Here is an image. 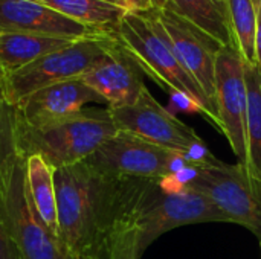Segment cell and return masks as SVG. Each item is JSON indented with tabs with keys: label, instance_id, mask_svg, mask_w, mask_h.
I'll list each match as a JSON object with an SVG mask.
<instances>
[{
	"label": "cell",
	"instance_id": "25",
	"mask_svg": "<svg viewBox=\"0 0 261 259\" xmlns=\"http://www.w3.org/2000/svg\"><path fill=\"white\" fill-rule=\"evenodd\" d=\"M124 2L127 5V9L133 12H145L153 8L150 0H124Z\"/></svg>",
	"mask_w": 261,
	"mask_h": 259
},
{
	"label": "cell",
	"instance_id": "21",
	"mask_svg": "<svg viewBox=\"0 0 261 259\" xmlns=\"http://www.w3.org/2000/svg\"><path fill=\"white\" fill-rule=\"evenodd\" d=\"M18 157H21L18 108L8 98L3 84H0V179Z\"/></svg>",
	"mask_w": 261,
	"mask_h": 259
},
{
	"label": "cell",
	"instance_id": "19",
	"mask_svg": "<svg viewBox=\"0 0 261 259\" xmlns=\"http://www.w3.org/2000/svg\"><path fill=\"white\" fill-rule=\"evenodd\" d=\"M245 76L248 87V116H246V142L249 172L261 180V72L257 66L245 63Z\"/></svg>",
	"mask_w": 261,
	"mask_h": 259
},
{
	"label": "cell",
	"instance_id": "12",
	"mask_svg": "<svg viewBox=\"0 0 261 259\" xmlns=\"http://www.w3.org/2000/svg\"><path fill=\"white\" fill-rule=\"evenodd\" d=\"M90 102H104L81 78L43 87L17 104L20 125L41 128L80 114Z\"/></svg>",
	"mask_w": 261,
	"mask_h": 259
},
{
	"label": "cell",
	"instance_id": "15",
	"mask_svg": "<svg viewBox=\"0 0 261 259\" xmlns=\"http://www.w3.org/2000/svg\"><path fill=\"white\" fill-rule=\"evenodd\" d=\"M72 41L75 40L0 29V66L5 76H8L40 56L61 49Z\"/></svg>",
	"mask_w": 261,
	"mask_h": 259
},
{
	"label": "cell",
	"instance_id": "10",
	"mask_svg": "<svg viewBox=\"0 0 261 259\" xmlns=\"http://www.w3.org/2000/svg\"><path fill=\"white\" fill-rule=\"evenodd\" d=\"M148 12L159 23L177 60L216 105V60L223 44L168 6Z\"/></svg>",
	"mask_w": 261,
	"mask_h": 259
},
{
	"label": "cell",
	"instance_id": "14",
	"mask_svg": "<svg viewBox=\"0 0 261 259\" xmlns=\"http://www.w3.org/2000/svg\"><path fill=\"white\" fill-rule=\"evenodd\" d=\"M0 29L70 40L109 34L67 18L35 0H0Z\"/></svg>",
	"mask_w": 261,
	"mask_h": 259
},
{
	"label": "cell",
	"instance_id": "1",
	"mask_svg": "<svg viewBox=\"0 0 261 259\" xmlns=\"http://www.w3.org/2000/svg\"><path fill=\"white\" fill-rule=\"evenodd\" d=\"M153 182L106 174L87 162L55 169L58 240L67 255L102 252L112 232L138 217Z\"/></svg>",
	"mask_w": 261,
	"mask_h": 259
},
{
	"label": "cell",
	"instance_id": "16",
	"mask_svg": "<svg viewBox=\"0 0 261 259\" xmlns=\"http://www.w3.org/2000/svg\"><path fill=\"white\" fill-rule=\"evenodd\" d=\"M24 165L29 202L43 224L50 231L54 237L58 238L55 168L38 154L26 156Z\"/></svg>",
	"mask_w": 261,
	"mask_h": 259
},
{
	"label": "cell",
	"instance_id": "4",
	"mask_svg": "<svg viewBox=\"0 0 261 259\" xmlns=\"http://www.w3.org/2000/svg\"><path fill=\"white\" fill-rule=\"evenodd\" d=\"M115 44L116 38L113 34H99L75 40L5 76V92L17 105L21 99L43 87L81 78L99 63Z\"/></svg>",
	"mask_w": 261,
	"mask_h": 259
},
{
	"label": "cell",
	"instance_id": "29",
	"mask_svg": "<svg viewBox=\"0 0 261 259\" xmlns=\"http://www.w3.org/2000/svg\"><path fill=\"white\" fill-rule=\"evenodd\" d=\"M219 6H222V8H225L226 9V0H214ZM228 12V11H226Z\"/></svg>",
	"mask_w": 261,
	"mask_h": 259
},
{
	"label": "cell",
	"instance_id": "11",
	"mask_svg": "<svg viewBox=\"0 0 261 259\" xmlns=\"http://www.w3.org/2000/svg\"><path fill=\"white\" fill-rule=\"evenodd\" d=\"M173 154L174 151L118 131L84 162L101 172L118 177L159 180L170 174Z\"/></svg>",
	"mask_w": 261,
	"mask_h": 259
},
{
	"label": "cell",
	"instance_id": "18",
	"mask_svg": "<svg viewBox=\"0 0 261 259\" xmlns=\"http://www.w3.org/2000/svg\"><path fill=\"white\" fill-rule=\"evenodd\" d=\"M167 6L197 24L223 46L234 44L228 12L214 0H170Z\"/></svg>",
	"mask_w": 261,
	"mask_h": 259
},
{
	"label": "cell",
	"instance_id": "22",
	"mask_svg": "<svg viewBox=\"0 0 261 259\" xmlns=\"http://www.w3.org/2000/svg\"><path fill=\"white\" fill-rule=\"evenodd\" d=\"M139 227L136 218L121 223L110 235L106 244L107 259H141Z\"/></svg>",
	"mask_w": 261,
	"mask_h": 259
},
{
	"label": "cell",
	"instance_id": "28",
	"mask_svg": "<svg viewBox=\"0 0 261 259\" xmlns=\"http://www.w3.org/2000/svg\"><path fill=\"white\" fill-rule=\"evenodd\" d=\"M80 259H107L106 258V249H104L102 252L96 253V255H90V256H84V258H80Z\"/></svg>",
	"mask_w": 261,
	"mask_h": 259
},
{
	"label": "cell",
	"instance_id": "9",
	"mask_svg": "<svg viewBox=\"0 0 261 259\" xmlns=\"http://www.w3.org/2000/svg\"><path fill=\"white\" fill-rule=\"evenodd\" d=\"M118 128L165 150L185 154L202 139L196 130L161 105L145 87L135 104L109 108Z\"/></svg>",
	"mask_w": 261,
	"mask_h": 259
},
{
	"label": "cell",
	"instance_id": "7",
	"mask_svg": "<svg viewBox=\"0 0 261 259\" xmlns=\"http://www.w3.org/2000/svg\"><path fill=\"white\" fill-rule=\"evenodd\" d=\"M190 188L206 194L229 223L249 229L261 241V180L243 163L199 168Z\"/></svg>",
	"mask_w": 261,
	"mask_h": 259
},
{
	"label": "cell",
	"instance_id": "3",
	"mask_svg": "<svg viewBox=\"0 0 261 259\" xmlns=\"http://www.w3.org/2000/svg\"><path fill=\"white\" fill-rule=\"evenodd\" d=\"M118 128L104 110H83L80 114L41 128L20 125L21 156L38 154L55 169L87 160Z\"/></svg>",
	"mask_w": 261,
	"mask_h": 259
},
{
	"label": "cell",
	"instance_id": "13",
	"mask_svg": "<svg viewBox=\"0 0 261 259\" xmlns=\"http://www.w3.org/2000/svg\"><path fill=\"white\" fill-rule=\"evenodd\" d=\"M81 79L107 104V108L135 104L145 89L144 72L118 41Z\"/></svg>",
	"mask_w": 261,
	"mask_h": 259
},
{
	"label": "cell",
	"instance_id": "26",
	"mask_svg": "<svg viewBox=\"0 0 261 259\" xmlns=\"http://www.w3.org/2000/svg\"><path fill=\"white\" fill-rule=\"evenodd\" d=\"M151 2V9H164L167 5H168V2L170 0H150Z\"/></svg>",
	"mask_w": 261,
	"mask_h": 259
},
{
	"label": "cell",
	"instance_id": "6",
	"mask_svg": "<svg viewBox=\"0 0 261 259\" xmlns=\"http://www.w3.org/2000/svg\"><path fill=\"white\" fill-rule=\"evenodd\" d=\"M141 255L162 234L199 223H229L226 215L203 192L188 188L179 194H165L156 180L151 183L136 217Z\"/></svg>",
	"mask_w": 261,
	"mask_h": 259
},
{
	"label": "cell",
	"instance_id": "8",
	"mask_svg": "<svg viewBox=\"0 0 261 259\" xmlns=\"http://www.w3.org/2000/svg\"><path fill=\"white\" fill-rule=\"evenodd\" d=\"M216 107L219 130L226 136L239 163L248 162V87L245 60L236 44L223 46L216 60Z\"/></svg>",
	"mask_w": 261,
	"mask_h": 259
},
{
	"label": "cell",
	"instance_id": "20",
	"mask_svg": "<svg viewBox=\"0 0 261 259\" xmlns=\"http://www.w3.org/2000/svg\"><path fill=\"white\" fill-rule=\"evenodd\" d=\"M229 24L242 58L249 66H257L255 58V32L258 0H226Z\"/></svg>",
	"mask_w": 261,
	"mask_h": 259
},
{
	"label": "cell",
	"instance_id": "31",
	"mask_svg": "<svg viewBox=\"0 0 261 259\" xmlns=\"http://www.w3.org/2000/svg\"><path fill=\"white\" fill-rule=\"evenodd\" d=\"M260 250H261V241H260Z\"/></svg>",
	"mask_w": 261,
	"mask_h": 259
},
{
	"label": "cell",
	"instance_id": "2",
	"mask_svg": "<svg viewBox=\"0 0 261 259\" xmlns=\"http://www.w3.org/2000/svg\"><path fill=\"white\" fill-rule=\"evenodd\" d=\"M113 37L127 55L139 66L144 75H148L170 95L184 93L193 98L206 110L208 119L213 125L219 128L216 105L177 60L159 23L148 11H127L115 29Z\"/></svg>",
	"mask_w": 261,
	"mask_h": 259
},
{
	"label": "cell",
	"instance_id": "30",
	"mask_svg": "<svg viewBox=\"0 0 261 259\" xmlns=\"http://www.w3.org/2000/svg\"><path fill=\"white\" fill-rule=\"evenodd\" d=\"M3 81H5V72H3V69L0 66V84H3Z\"/></svg>",
	"mask_w": 261,
	"mask_h": 259
},
{
	"label": "cell",
	"instance_id": "17",
	"mask_svg": "<svg viewBox=\"0 0 261 259\" xmlns=\"http://www.w3.org/2000/svg\"><path fill=\"white\" fill-rule=\"evenodd\" d=\"M78 23L113 34L127 9L101 0H35Z\"/></svg>",
	"mask_w": 261,
	"mask_h": 259
},
{
	"label": "cell",
	"instance_id": "27",
	"mask_svg": "<svg viewBox=\"0 0 261 259\" xmlns=\"http://www.w3.org/2000/svg\"><path fill=\"white\" fill-rule=\"evenodd\" d=\"M101 2H106V3H110V5H115V6H119V8H124L127 9V5L124 0H101ZM128 11V9H127Z\"/></svg>",
	"mask_w": 261,
	"mask_h": 259
},
{
	"label": "cell",
	"instance_id": "23",
	"mask_svg": "<svg viewBox=\"0 0 261 259\" xmlns=\"http://www.w3.org/2000/svg\"><path fill=\"white\" fill-rule=\"evenodd\" d=\"M0 259H20L2 212H0Z\"/></svg>",
	"mask_w": 261,
	"mask_h": 259
},
{
	"label": "cell",
	"instance_id": "24",
	"mask_svg": "<svg viewBox=\"0 0 261 259\" xmlns=\"http://www.w3.org/2000/svg\"><path fill=\"white\" fill-rule=\"evenodd\" d=\"M255 58L257 67L261 72V0H258V15H257V32H255Z\"/></svg>",
	"mask_w": 261,
	"mask_h": 259
},
{
	"label": "cell",
	"instance_id": "5",
	"mask_svg": "<svg viewBox=\"0 0 261 259\" xmlns=\"http://www.w3.org/2000/svg\"><path fill=\"white\" fill-rule=\"evenodd\" d=\"M0 212L20 259H72L29 202L23 156L0 179Z\"/></svg>",
	"mask_w": 261,
	"mask_h": 259
}]
</instances>
